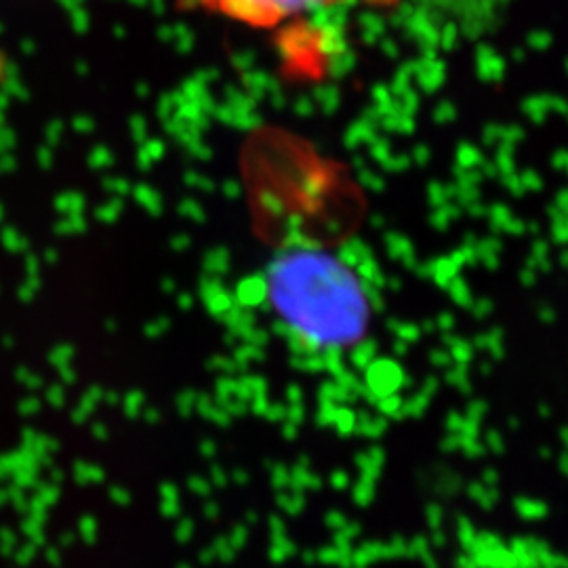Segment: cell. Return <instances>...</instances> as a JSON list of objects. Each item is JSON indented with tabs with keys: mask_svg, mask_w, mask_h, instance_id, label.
<instances>
[{
	"mask_svg": "<svg viewBox=\"0 0 568 568\" xmlns=\"http://www.w3.org/2000/svg\"><path fill=\"white\" fill-rule=\"evenodd\" d=\"M264 293L278 331L310 356L342 354L371 325L373 302L363 276L328 248H283L265 267Z\"/></svg>",
	"mask_w": 568,
	"mask_h": 568,
	"instance_id": "cell-1",
	"label": "cell"
},
{
	"mask_svg": "<svg viewBox=\"0 0 568 568\" xmlns=\"http://www.w3.org/2000/svg\"><path fill=\"white\" fill-rule=\"evenodd\" d=\"M199 9L248 28H278L342 0H192Z\"/></svg>",
	"mask_w": 568,
	"mask_h": 568,
	"instance_id": "cell-2",
	"label": "cell"
},
{
	"mask_svg": "<svg viewBox=\"0 0 568 568\" xmlns=\"http://www.w3.org/2000/svg\"><path fill=\"white\" fill-rule=\"evenodd\" d=\"M373 2H389V0H373Z\"/></svg>",
	"mask_w": 568,
	"mask_h": 568,
	"instance_id": "cell-3",
	"label": "cell"
}]
</instances>
